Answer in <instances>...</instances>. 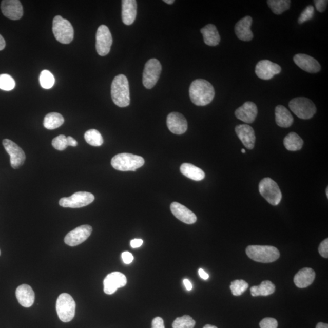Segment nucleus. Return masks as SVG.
<instances>
[{"label":"nucleus","instance_id":"f257e3e1","mask_svg":"<svg viewBox=\"0 0 328 328\" xmlns=\"http://www.w3.org/2000/svg\"><path fill=\"white\" fill-rule=\"evenodd\" d=\"M190 98L193 104L197 106L207 105L213 101L215 89L209 82L197 79L191 83L189 88Z\"/></svg>","mask_w":328,"mask_h":328},{"label":"nucleus","instance_id":"f03ea898","mask_svg":"<svg viewBox=\"0 0 328 328\" xmlns=\"http://www.w3.org/2000/svg\"><path fill=\"white\" fill-rule=\"evenodd\" d=\"M112 101L119 107H128L130 104V87L128 79L123 74L115 77L111 84Z\"/></svg>","mask_w":328,"mask_h":328},{"label":"nucleus","instance_id":"7ed1b4c3","mask_svg":"<svg viewBox=\"0 0 328 328\" xmlns=\"http://www.w3.org/2000/svg\"><path fill=\"white\" fill-rule=\"evenodd\" d=\"M246 253L251 260L263 263L274 262L280 256V252L277 248L271 246H248L246 248Z\"/></svg>","mask_w":328,"mask_h":328},{"label":"nucleus","instance_id":"20e7f679","mask_svg":"<svg viewBox=\"0 0 328 328\" xmlns=\"http://www.w3.org/2000/svg\"><path fill=\"white\" fill-rule=\"evenodd\" d=\"M144 159L140 156L130 153L115 155L111 160V165L115 170L122 171H136L143 166Z\"/></svg>","mask_w":328,"mask_h":328},{"label":"nucleus","instance_id":"39448f33","mask_svg":"<svg viewBox=\"0 0 328 328\" xmlns=\"http://www.w3.org/2000/svg\"><path fill=\"white\" fill-rule=\"evenodd\" d=\"M52 31L55 39L61 44H70L74 38V31L71 23L61 16H55L53 20Z\"/></svg>","mask_w":328,"mask_h":328},{"label":"nucleus","instance_id":"423d86ee","mask_svg":"<svg viewBox=\"0 0 328 328\" xmlns=\"http://www.w3.org/2000/svg\"><path fill=\"white\" fill-rule=\"evenodd\" d=\"M76 304L70 295L63 293L58 297L56 303V311L59 319L63 322L71 321L75 316Z\"/></svg>","mask_w":328,"mask_h":328},{"label":"nucleus","instance_id":"0eeeda50","mask_svg":"<svg viewBox=\"0 0 328 328\" xmlns=\"http://www.w3.org/2000/svg\"><path fill=\"white\" fill-rule=\"evenodd\" d=\"M289 107L291 110L301 119H310L316 113L317 108L310 99L299 97L292 99Z\"/></svg>","mask_w":328,"mask_h":328},{"label":"nucleus","instance_id":"6e6552de","mask_svg":"<svg viewBox=\"0 0 328 328\" xmlns=\"http://www.w3.org/2000/svg\"><path fill=\"white\" fill-rule=\"evenodd\" d=\"M260 193L271 205H277L282 199V194L278 184L270 178H265L259 184Z\"/></svg>","mask_w":328,"mask_h":328},{"label":"nucleus","instance_id":"1a4fd4ad","mask_svg":"<svg viewBox=\"0 0 328 328\" xmlns=\"http://www.w3.org/2000/svg\"><path fill=\"white\" fill-rule=\"evenodd\" d=\"M161 71L162 66L158 60L151 59L146 63L142 78L146 88L150 89L155 87L160 78Z\"/></svg>","mask_w":328,"mask_h":328},{"label":"nucleus","instance_id":"9d476101","mask_svg":"<svg viewBox=\"0 0 328 328\" xmlns=\"http://www.w3.org/2000/svg\"><path fill=\"white\" fill-rule=\"evenodd\" d=\"M93 195L87 191H78L69 197L62 198L59 205L65 208H81L87 206L94 201Z\"/></svg>","mask_w":328,"mask_h":328},{"label":"nucleus","instance_id":"9b49d317","mask_svg":"<svg viewBox=\"0 0 328 328\" xmlns=\"http://www.w3.org/2000/svg\"><path fill=\"white\" fill-rule=\"evenodd\" d=\"M112 38L110 31L107 26L101 25L96 32L95 48L98 54L105 56L111 50Z\"/></svg>","mask_w":328,"mask_h":328},{"label":"nucleus","instance_id":"f8f14e48","mask_svg":"<svg viewBox=\"0 0 328 328\" xmlns=\"http://www.w3.org/2000/svg\"><path fill=\"white\" fill-rule=\"evenodd\" d=\"M3 145L10 156V161L13 168H18L24 164L26 160L25 152L17 144L9 139H5L3 141Z\"/></svg>","mask_w":328,"mask_h":328},{"label":"nucleus","instance_id":"ddd939ff","mask_svg":"<svg viewBox=\"0 0 328 328\" xmlns=\"http://www.w3.org/2000/svg\"><path fill=\"white\" fill-rule=\"evenodd\" d=\"M92 228L89 225H83L69 233L65 238V243L74 247L84 243L90 236Z\"/></svg>","mask_w":328,"mask_h":328},{"label":"nucleus","instance_id":"4468645a","mask_svg":"<svg viewBox=\"0 0 328 328\" xmlns=\"http://www.w3.org/2000/svg\"><path fill=\"white\" fill-rule=\"evenodd\" d=\"M281 68L279 65L269 61L263 60L258 63L255 67V74L262 80L268 81L275 75L280 74Z\"/></svg>","mask_w":328,"mask_h":328},{"label":"nucleus","instance_id":"2eb2a0df","mask_svg":"<svg viewBox=\"0 0 328 328\" xmlns=\"http://www.w3.org/2000/svg\"><path fill=\"white\" fill-rule=\"evenodd\" d=\"M127 283V278L124 274L119 272H114L108 274L105 278L104 293L108 295L113 294L119 288L125 286Z\"/></svg>","mask_w":328,"mask_h":328},{"label":"nucleus","instance_id":"dca6fc26","mask_svg":"<svg viewBox=\"0 0 328 328\" xmlns=\"http://www.w3.org/2000/svg\"><path fill=\"white\" fill-rule=\"evenodd\" d=\"M1 9L3 14L12 21L21 19L23 15L22 3L19 0H3Z\"/></svg>","mask_w":328,"mask_h":328},{"label":"nucleus","instance_id":"f3484780","mask_svg":"<svg viewBox=\"0 0 328 328\" xmlns=\"http://www.w3.org/2000/svg\"><path fill=\"white\" fill-rule=\"evenodd\" d=\"M167 125L169 130L175 134H182L187 130L186 119L179 112H173L168 115Z\"/></svg>","mask_w":328,"mask_h":328},{"label":"nucleus","instance_id":"a211bd4d","mask_svg":"<svg viewBox=\"0 0 328 328\" xmlns=\"http://www.w3.org/2000/svg\"><path fill=\"white\" fill-rule=\"evenodd\" d=\"M235 117L246 124L253 123L258 114L256 104L253 102H246L235 112Z\"/></svg>","mask_w":328,"mask_h":328},{"label":"nucleus","instance_id":"6ab92c4d","mask_svg":"<svg viewBox=\"0 0 328 328\" xmlns=\"http://www.w3.org/2000/svg\"><path fill=\"white\" fill-rule=\"evenodd\" d=\"M293 60L295 64L304 71L314 74L320 71L319 62L311 56L299 54L295 55Z\"/></svg>","mask_w":328,"mask_h":328},{"label":"nucleus","instance_id":"aec40b11","mask_svg":"<svg viewBox=\"0 0 328 328\" xmlns=\"http://www.w3.org/2000/svg\"><path fill=\"white\" fill-rule=\"evenodd\" d=\"M253 20L250 16H246L240 20L235 26V32L238 39L242 41L249 42L254 38L250 27Z\"/></svg>","mask_w":328,"mask_h":328},{"label":"nucleus","instance_id":"412c9836","mask_svg":"<svg viewBox=\"0 0 328 328\" xmlns=\"http://www.w3.org/2000/svg\"><path fill=\"white\" fill-rule=\"evenodd\" d=\"M170 209L174 216L184 223L192 224L196 223V215L184 205L173 202L170 205Z\"/></svg>","mask_w":328,"mask_h":328},{"label":"nucleus","instance_id":"4be33fe9","mask_svg":"<svg viewBox=\"0 0 328 328\" xmlns=\"http://www.w3.org/2000/svg\"><path fill=\"white\" fill-rule=\"evenodd\" d=\"M235 132L245 147L249 150L254 148L256 138L253 127L247 124L237 125L235 127Z\"/></svg>","mask_w":328,"mask_h":328},{"label":"nucleus","instance_id":"5701e85b","mask_svg":"<svg viewBox=\"0 0 328 328\" xmlns=\"http://www.w3.org/2000/svg\"><path fill=\"white\" fill-rule=\"evenodd\" d=\"M15 294L16 299L22 306L29 307L34 304L35 293L32 287L29 285H21L16 289Z\"/></svg>","mask_w":328,"mask_h":328},{"label":"nucleus","instance_id":"b1692460","mask_svg":"<svg viewBox=\"0 0 328 328\" xmlns=\"http://www.w3.org/2000/svg\"><path fill=\"white\" fill-rule=\"evenodd\" d=\"M137 14V2L136 0L122 1V18L126 25L134 23Z\"/></svg>","mask_w":328,"mask_h":328},{"label":"nucleus","instance_id":"393cba45","mask_svg":"<svg viewBox=\"0 0 328 328\" xmlns=\"http://www.w3.org/2000/svg\"><path fill=\"white\" fill-rule=\"evenodd\" d=\"M316 278V273L310 267H304L296 274L294 282L299 288H306L312 284Z\"/></svg>","mask_w":328,"mask_h":328},{"label":"nucleus","instance_id":"a878e982","mask_svg":"<svg viewBox=\"0 0 328 328\" xmlns=\"http://www.w3.org/2000/svg\"><path fill=\"white\" fill-rule=\"evenodd\" d=\"M205 44L210 46H217L220 44L221 37L214 25L208 24L201 29Z\"/></svg>","mask_w":328,"mask_h":328},{"label":"nucleus","instance_id":"bb28decb","mask_svg":"<svg viewBox=\"0 0 328 328\" xmlns=\"http://www.w3.org/2000/svg\"><path fill=\"white\" fill-rule=\"evenodd\" d=\"M276 121L277 125L282 128L290 127L294 122V118L288 109L283 105L276 108Z\"/></svg>","mask_w":328,"mask_h":328},{"label":"nucleus","instance_id":"cd10ccee","mask_svg":"<svg viewBox=\"0 0 328 328\" xmlns=\"http://www.w3.org/2000/svg\"><path fill=\"white\" fill-rule=\"evenodd\" d=\"M180 171L182 175L192 180L200 181L204 180L205 173L201 168L189 163H184L181 165Z\"/></svg>","mask_w":328,"mask_h":328},{"label":"nucleus","instance_id":"c85d7f7f","mask_svg":"<svg viewBox=\"0 0 328 328\" xmlns=\"http://www.w3.org/2000/svg\"><path fill=\"white\" fill-rule=\"evenodd\" d=\"M276 291V286L271 281H262L258 286H254L250 288V293L253 297L268 296Z\"/></svg>","mask_w":328,"mask_h":328},{"label":"nucleus","instance_id":"c756f323","mask_svg":"<svg viewBox=\"0 0 328 328\" xmlns=\"http://www.w3.org/2000/svg\"><path fill=\"white\" fill-rule=\"evenodd\" d=\"M285 148L289 151H298L303 147V141L296 132H292L284 139Z\"/></svg>","mask_w":328,"mask_h":328},{"label":"nucleus","instance_id":"7c9ffc66","mask_svg":"<svg viewBox=\"0 0 328 328\" xmlns=\"http://www.w3.org/2000/svg\"><path fill=\"white\" fill-rule=\"evenodd\" d=\"M64 118L58 112H51L46 115L44 125L48 130H55L64 123Z\"/></svg>","mask_w":328,"mask_h":328},{"label":"nucleus","instance_id":"2f4dec72","mask_svg":"<svg viewBox=\"0 0 328 328\" xmlns=\"http://www.w3.org/2000/svg\"><path fill=\"white\" fill-rule=\"evenodd\" d=\"M290 0H268V6L275 14L280 15L290 8Z\"/></svg>","mask_w":328,"mask_h":328},{"label":"nucleus","instance_id":"473e14b6","mask_svg":"<svg viewBox=\"0 0 328 328\" xmlns=\"http://www.w3.org/2000/svg\"><path fill=\"white\" fill-rule=\"evenodd\" d=\"M84 137L86 142L88 144L94 146V147H99L104 143V139H103L100 132L95 129H91L86 132Z\"/></svg>","mask_w":328,"mask_h":328},{"label":"nucleus","instance_id":"72a5a7b5","mask_svg":"<svg viewBox=\"0 0 328 328\" xmlns=\"http://www.w3.org/2000/svg\"><path fill=\"white\" fill-rule=\"evenodd\" d=\"M195 321L192 318L185 315V316L178 317L172 324L173 328H194L195 326Z\"/></svg>","mask_w":328,"mask_h":328},{"label":"nucleus","instance_id":"f704fd0d","mask_svg":"<svg viewBox=\"0 0 328 328\" xmlns=\"http://www.w3.org/2000/svg\"><path fill=\"white\" fill-rule=\"evenodd\" d=\"M39 80L42 87L46 89L51 88L55 83L54 75L48 70H44L41 72Z\"/></svg>","mask_w":328,"mask_h":328},{"label":"nucleus","instance_id":"c9c22d12","mask_svg":"<svg viewBox=\"0 0 328 328\" xmlns=\"http://www.w3.org/2000/svg\"><path fill=\"white\" fill-rule=\"evenodd\" d=\"M248 287V284L243 280H236L231 283L230 286L231 293L235 296H240L245 293Z\"/></svg>","mask_w":328,"mask_h":328},{"label":"nucleus","instance_id":"e433bc0d","mask_svg":"<svg viewBox=\"0 0 328 328\" xmlns=\"http://www.w3.org/2000/svg\"><path fill=\"white\" fill-rule=\"evenodd\" d=\"M15 87V82L11 75L0 74V89L4 91H11Z\"/></svg>","mask_w":328,"mask_h":328},{"label":"nucleus","instance_id":"4c0bfd02","mask_svg":"<svg viewBox=\"0 0 328 328\" xmlns=\"http://www.w3.org/2000/svg\"><path fill=\"white\" fill-rule=\"evenodd\" d=\"M52 145L56 150L63 151L68 147L67 139L65 135H59L52 141Z\"/></svg>","mask_w":328,"mask_h":328},{"label":"nucleus","instance_id":"58836bf2","mask_svg":"<svg viewBox=\"0 0 328 328\" xmlns=\"http://www.w3.org/2000/svg\"><path fill=\"white\" fill-rule=\"evenodd\" d=\"M314 15V8L313 6H308L300 14L299 19H298V23L299 24H303V23L312 19Z\"/></svg>","mask_w":328,"mask_h":328},{"label":"nucleus","instance_id":"ea45409f","mask_svg":"<svg viewBox=\"0 0 328 328\" xmlns=\"http://www.w3.org/2000/svg\"><path fill=\"white\" fill-rule=\"evenodd\" d=\"M260 328H277L278 321L274 318H265L260 321Z\"/></svg>","mask_w":328,"mask_h":328},{"label":"nucleus","instance_id":"a19ab883","mask_svg":"<svg viewBox=\"0 0 328 328\" xmlns=\"http://www.w3.org/2000/svg\"><path fill=\"white\" fill-rule=\"evenodd\" d=\"M319 252L321 256L323 258H328V239L323 240L319 245Z\"/></svg>","mask_w":328,"mask_h":328},{"label":"nucleus","instance_id":"79ce46f5","mask_svg":"<svg viewBox=\"0 0 328 328\" xmlns=\"http://www.w3.org/2000/svg\"><path fill=\"white\" fill-rule=\"evenodd\" d=\"M314 2L318 11L323 12L326 11L328 3L327 0H316Z\"/></svg>","mask_w":328,"mask_h":328},{"label":"nucleus","instance_id":"37998d69","mask_svg":"<svg viewBox=\"0 0 328 328\" xmlns=\"http://www.w3.org/2000/svg\"><path fill=\"white\" fill-rule=\"evenodd\" d=\"M151 328H165L163 319L157 317L152 321Z\"/></svg>","mask_w":328,"mask_h":328},{"label":"nucleus","instance_id":"c03bdc74","mask_svg":"<svg viewBox=\"0 0 328 328\" xmlns=\"http://www.w3.org/2000/svg\"><path fill=\"white\" fill-rule=\"evenodd\" d=\"M122 258L124 263L127 264L131 263L134 260V257L129 252H124L122 254Z\"/></svg>","mask_w":328,"mask_h":328},{"label":"nucleus","instance_id":"a18cd8bd","mask_svg":"<svg viewBox=\"0 0 328 328\" xmlns=\"http://www.w3.org/2000/svg\"><path fill=\"white\" fill-rule=\"evenodd\" d=\"M142 244H143V240L141 239H134L130 242V245L132 248L141 247Z\"/></svg>","mask_w":328,"mask_h":328},{"label":"nucleus","instance_id":"49530a36","mask_svg":"<svg viewBox=\"0 0 328 328\" xmlns=\"http://www.w3.org/2000/svg\"><path fill=\"white\" fill-rule=\"evenodd\" d=\"M67 139V142L68 146H71V147H76L78 145V142L75 140L74 138L71 137H66Z\"/></svg>","mask_w":328,"mask_h":328},{"label":"nucleus","instance_id":"de8ad7c7","mask_svg":"<svg viewBox=\"0 0 328 328\" xmlns=\"http://www.w3.org/2000/svg\"><path fill=\"white\" fill-rule=\"evenodd\" d=\"M198 273L199 275H200L201 278H203V279L205 280L208 279V278H209V276H208V274L205 273V272L203 269H199Z\"/></svg>","mask_w":328,"mask_h":328},{"label":"nucleus","instance_id":"09e8293b","mask_svg":"<svg viewBox=\"0 0 328 328\" xmlns=\"http://www.w3.org/2000/svg\"><path fill=\"white\" fill-rule=\"evenodd\" d=\"M183 283L187 291H191L192 290V288H193V286H192V284L189 280L187 279H184L183 281Z\"/></svg>","mask_w":328,"mask_h":328},{"label":"nucleus","instance_id":"8fccbe9b","mask_svg":"<svg viewBox=\"0 0 328 328\" xmlns=\"http://www.w3.org/2000/svg\"><path fill=\"white\" fill-rule=\"evenodd\" d=\"M5 46L6 42L5 41V39L3 37L2 35L0 34V51H2L3 49H4Z\"/></svg>","mask_w":328,"mask_h":328},{"label":"nucleus","instance_id":"3c124183","mask_svg":"<svg viewBox=\"0 0 328 328\" xmlns=\"http://www.w3.org/2000/svg\"><path fill=\"white\" fill-rule=\"evenodd\" d=\"M316 328H328V324L320 322L317 324Z\"/></svg>","mask_w":328,"mask_h":328},{"label":"nucleus","instance_id":"603ef678","mask_svg":"<svg viewBox=\"0 0 328 328\" xmlns=\"http://www.w3.org/2000/svg\"><path fill=\"white\" fill-rule=\"evenodd\" d=\"M164 3H167L168 5H172L174 3V0H164Z\"/></svg>","mask_w":328,"mask_h":328},{"label":"nucleus","instance_id":"864d4df0","mask_svg":"<svg viewBox=\"0 0 328 328\" xmlns=\"http://www.w3.org/2000/svg\"><path fill=\"white\" fill-rule=\"evenodd\" d=\"M203 328H218L216 326L211 325V324H206Z\"/></svg>","mask_w":328,"mask_h":328},{"label":"nucleus","instance_id":"5fc2aeb1","mask_svg":"<svg viewBox=\"0 0 328 328\" xmlns=\"http://www.w3.org/2000/svg\"><path fill=\"white\" fill-rule=\"evenodd\" d=\"M241 152L243 153H246V150H245L244 149H242Z\"/></svg>","mask_w":328,"mask_h":328},{"label":"nucleus","instance_id":"6e6d98bb","mask_svg":"<svg viewBox=\"0 0 328 328\" xmlns=\"http://www.w3.org/2000/svg\"><path fill=\"white\" fill-rule=\"evenodd\" d=\"M326 196L328 197V187L326 188Z\"/></svg>","mask_w":328,"mask_h":328},{"label":"nucleus","instance_id":"4d7b16f0","mask_svg":"<svg viewBox=\"0 0 328 328\" xmlns=\"http://www.w3.org/2000/svg\"><path fill=\"white\" fill-rule=\"evenodd\" d=\"M0 255H1V251H0Z\"/></svg>","mask_w":328,"mask_h":328}]
</instances>
